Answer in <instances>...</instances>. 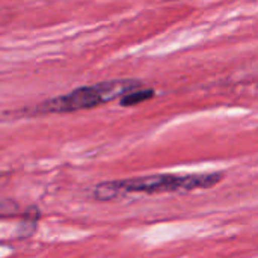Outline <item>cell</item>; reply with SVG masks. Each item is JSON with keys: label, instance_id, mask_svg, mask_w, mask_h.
I'll use <instances>...</instances> for the list:
<instances>
[{"label": "cell", "instance_id": "obj_3", "mask_svg": "<svg viewBox=\"0 0 258 258\" xmlns=\"http://www.w3.org/2000/svg\"><path fill=\"white\" fill-rule=\"evenodd\" d=\"M154 91L153 89H141V86L125 92L124 95H121V104L122 106H135L138 103L147 101L148 98H153Z\"/></svg>", "mask_w": 258, "mask_h": 258}, {"label": "cell", "instance_id": "obj_2", "mask_svg": "<svg viewBox=\"0 0 258 258\" xmlns=\"http://www.w3.org/2000/svg\"><path fill=\"white\" fill-rule=\"evenodd\" d=\"M141 86L136 80H107L91 86L77 88L65 95L50 98L38 106V112L42 113H70L83 109H92L100 104H106L115 98H119L125 92Z\"/></svg>", "mask_w": 258, "mask_h": 258}, {"label": "cell", "instance_id": "obj_1", "mask_svg": "<svg viewBox=\"0 0 258 258\" xmlns=\"http://www.w3.org/2000/svg\"><path fill=\"white\" fill-rule=\"evenodd\" d=\"M221 172L215 174H198V175H150L127 180H116L97 184L94 197L101 201L115 200L125 194H160V192H180L209 189L222 180Z\"/></svg>", "mask_w": 258, "mask_h": 258}]
</instances>
